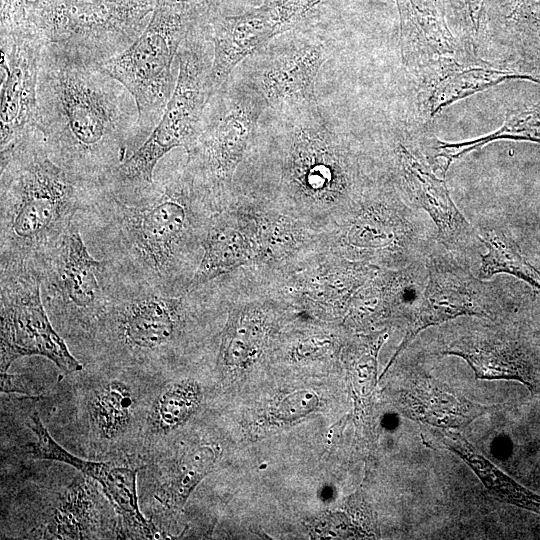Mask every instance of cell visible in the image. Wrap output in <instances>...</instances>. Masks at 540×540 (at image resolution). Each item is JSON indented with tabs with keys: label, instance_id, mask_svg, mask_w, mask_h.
<instances>
[{
	"label": "cell",
	"instance_id": "26",
	"mask_svg": "<svg viewBox=\"0 0 540 540\" xmlns=\"http://www.w3.org/2000/svg\"><path fill=\"white\" fill-rule=\"evenodd\" d=\"M500 139L524 140L540 144V106L526 110L510 111L504 124L495 132L465 142H438L436 156L443 159L442 170L463 155Z\"/></svg>",
	"mask_w": 540,
	"mask_h": 540
},
{
	"label": "cell",
	"instance_id": "12",
	"mask_svg": "<svg viewBox=\"0 0 540 540\" xmlns=\"http://www.w3.org/2000/svg\"><path fill=\"white\" fill-rule=\"evenodd\" d=\"M0 161L25 145L42 140L37 86L44 40L26 20L2 25Z\"/></svg>",
	"mask_w": 540,
	"mask_h": 540
},
{
	"label": "cell",
	"instance_id": "11",
	"mask_svg": "<svg viewBox=\"0 0 540 540\" xmlns=\"http://www.w3.org/2000/svg\"><path fill=\"white\" fill-rule=\"evenodd\" d=\"M0 315L1 372L14 360L34 355L51 360L64 373L82 370L50 322L38 268L0 266Z\"/></svg>",
	"mask_w": 540,
	"mask_h": 540
},
{
	"label": "cell",
	"instance_id": "25",
	"mask_svg": "<svg viewBox=\"0 0 540 540\" xmlns=\"http://www.w3.org/2000/svg\"><path fill=\"white\" fill-rule=\"evenodd\" d=\"M480 239L487 248V253L481 256L480 279H489L500 273L510 274L540 292V272L523 257L518 246L503 230L484 229Z\"/></svg>",
	"mask_w": 540,
	"mask_h": 540
},
{
	"label": "cell",
	"instance_id": "8",
	"mask_svg": "<svg viewBox=\"0 0 540 540\" xmlns=\"http://www.w3.org/2000/svg\"><path fill=\"white\" fill-rule=\"evenodd\" d=\"M155 0H25L28 21L47 44L102 64L143 33Z\"/></svg>",
	"mask_w": 540,
	"mask_h": 540
},
{
	"label": "cell",
	"instance_id": "30",
	"mask_svg": "<svg viewBox=\"0 0 540 540\" xmlns=\"http://www.w3.org/2000/svg\"><path fill=\"white\" fill-rule=\"evenodd\" d=\"M200 402L197 383L184 380L172 384L156 398L151 420L156 429L169 431L183 424Z\"/></svg>",
	"mask_w": 540,
	"mask_h": 540
},
{
	"label": "cell",
	"instance_id": "19",
	"mask_svg": "<svg viewBox=\"0 0 540 540\" xmlns=\"http://www.w3.org/2000/svg\"><path fill=\"white\" fill-rule=\"evenodd\" d=\"M395 171L409 199L434 222L438 239L451 252L476 245L479 233L452 201L446 184L423 165L403 144L394 148Z\"/></svg>",
	"mask_w": 540,
	"mask_h": 540
},
{
	"label": "cell",
	"instance_id": "1",
	"mask_svg": "<svg viewBox=\"0 0 540 540\" xmlns=\"http://www.w3.org/2000/svg\"><path fill=\"white\" fill-rule=\"evenodd\" d=\"M215 212L184 158L161 164L137 195L94 191L79 214L122 282L176 296L190 286Z\"/></svg>",
	"mask_w": 540,
	"mask_h": 540
},
{
	"label": "cell",
	"instance_id": "5",
	"mask_svg": "<svg viewBox=\"0 0 540 540\" xmlns=\"http://www.w3.org/2000/svg\"><path fill=\"white\" fill-rule=\"evenodd\" d=\"M213 45L206 20L196 26L178 52V75L169 102L148 138L116 169L105 187L123 198L139 194L154 182L159 162L173 149L186 151L194 142L213 90L210 74Z\"/></svg>",
	"mask_w": 540,
	"mask_h": 540
},
{
	"label": "cell",
	"instance_id": "14",
	"mask_svg": "<svg viewBox=\"0 0 540 540\" xmlns=\"http://www.w3.org/2000/svg\"><path fill=\"white\" fill-rule=\"evenodd\" d=\"M426 268L422 296L408 317L404 338L384 373L422 330L460 316L492 318L496 314L494 284L474 277L452 256H430Z\"/></svg>",
	"mask_w": 540,
	"mask_h": 540
},
{
	"label": "cell",
	"instance_id": "27",
	"mask_svg": "<svg viewBox=\"0 0 540 540\" xmlns=\"http://www.w3.org/2000/svg\"><path fill=\"white\" fill-rule=\"evenodd\" d=\"M134 398L130 388L110 381L97 388L88 402L90 418L99 435L112 439L122 434L131 421Z\"/></svg>",
	"mask_w": 540,
	"mask_h": 540
},
{
	"label": "cell",
	"instance_id": "20",
	"mask_svg": "<svg viewBox=\"0 0 540 540\" xmlns=\"http://www.w3.org/2000/svg\"><path fill=\"white\" fill-rule=\"evenodd\" d=\"M427 268L415 262L399 269H380L354 296L344 322L376 324L385 319L408 317L423 293ZM425 287V286H424Z\"/></svg>",
	"mask_w": 540,
	"mask_h": 540
},
{
	"label": "cell",
	"instance_id": "21",
	"mask_svg": "<svg viewBox=\"0 0 540 540\" xmlns=\"http://www.w3.org/2000/svg\"><path fill=\"white\" fill-rule=\"evenodd\" d=\"M256 264L257 248L248 224L236 203L230 200L210 219L203 255L188 290Z\"/></svg>",
	"mask_w": 540,
	"mask_h": 540
},
{
	"label": "cell",
	"instance_id": "15",
	"mask_svg": "<svg viewBox=\"0 0 540 540\" xmlns=\"http://www.w3.org/2000/svg\"><path fill=\"white\" fill-rule=\"evenodd\" d=\"M322 0H274L237 15L212 14L207 26L213 45L210 81L213 92L234 69L276 36L292 29Z\"/></svg>",
	"mask_w": 540,
	"mask_h": 540
},
{
	"label": "cell",
	"instance_id": "3",
	"mask_svg": "<svg viewBox=\"0 0 540 540\" xmlns=\"http://www.w3.org/2000/svg\"><path fill=\"white\" fill-rule=\"evenodd\" d=\"M281 116V126L252 145L234 185L315 230L330 231L368 184L359 160L317 102Z\"/></svg>",
	"mask_w": 540,
	"mask_h": 540
},
{
	"label": "cell",
	"instance_id": "2",
	"mask_svg": "<svg viewBox=\"0 0 540 540\" xmlns=\"http://www.w3.org/2000/svg\"><path fill=\"white\" fill-rule=\"evenodd\" d=\"M37 100L47 154L88 190L105 188L142 144L131 93L101 64L75 52L45 43Z\"/></svg>",
	"mask_w": 540,
	"mask_h": 540
},
{
	"label": "cell",
	"instance_id": "18",
	"mask_svg": "<svg viewBox=\"0 0 540 540\" xmlns=\"http://www.w3.org/2000/svg\"><path fill=\"white\" fill-rule=\"evenodd\" d=\"M464 359L477 379L515 380L532 393L540 388L537 358L519 341L494 325L471 324L459 330L441 350Z\"/></svg>",
	"mask_w": 540,
	"mask_h": 540
},
{
	"label": "cell",
	"instance_id": "22",
	"mask_svg": "<svg viewBox=\"0 0 540 540\" xmlns=\"http://www.w3.org/2000/svg\"><path fill=\"white\" fill-rule=\"evenodd\" d=\"M396 405L413 421L449 429L466 427L488 409L424 374H413L407 380Z\"/></svg>",
	"mask_w": 540,
	"mask_h": 540
},
{
	"label": "cell",
	"instance_id": "33",
	"mask_svg": "<svg viewBox=\"0 0 540 540\" xmlns=\"http://www.w3.org/2000/svg\"><path fill=\"white\" fill-rule=\"evenodd\" d=\"M514 15L526 21H540V0H518Z\"/></svg>",
	"mask_w": 540,
	"mask_h": 540
},
{
	"label": "cell",
	"instance_id": "23",
	"mask_svg": "<svg viewBox=\"0 0 540 540\" xmlns=\"http://www.w3.org/2000/svg\"><path fill=\"white\" fill-rule=\"evenodd\" d=\"M423 441L433 448H444L461 458L478 476L486 489L502 502L540 515V495L517 483L486 458L462 434L449 428L425 427Z\"/></svg>",
	"mask_w": 540,
	"mask_h": 540
},
{
	"label": "cell",
	"instance_id": "29",
	"mask_svg": "<svg viewBox=\"0 0 540 540\" xmlns=\"http://www.w3.org/2000/svg\"><path fill=\"white\" fill-rule=\"evenodd\" d=\"M510 78H524L540 83V80L537 78L510 71L471 69L455 73L442 80L434 91L430 99L432 115L456 100L485 90Z\"/></svg>",
	"mask_w": 540,
	"mask_h": 540
},
{
	"label": "cell",
	"instance_id": "32",
	"mask_svg": "<svg viewBox=\"0 0 540 540\" xmlns=\"http://www.w3.org/2000/svg\"><path fill=\"white\" fill-rule=\"evenodd\" d=\"M0 389L4 393H21L28 396L36 395L32 384L22 375L9 374L8 371L0 373Z\"/></svg>",
	"mask_w": 540,
	"mask_h": 540
},
{
	"label": "cell",
	"instance_id": "28",
	"mask_svg": "<svg viewBox=\"0 0 540 540\" xmlns=\"http://www.w3.org/2000/svg\"><path fill=\"white\" fill-rule=\"evenodd\" d=\"M215 460V452L209 446L199 447L186 454L160 486L155 498L170 508L182 507L192 490L210 472Z\"/></svg>",
	"mask_w": 540,
	"mask_h": 540
},
{
	"label": "cell",
	"instance_id": "31",
	"mask_svg": "<svg viewBox=\"0 0 540 540\" xmlns=\"http://www.w3.org/2000/svg\"><path fill=\"white\" fill-rule=\"evenodd\" d=\"M318 402L317 395L312 391H297L283 398L275 407L274 414L278 419L292 421L311 413Z\"/></svg>",
	"mask_w": 540,
	"mask_h": 540
},
{
	"label": "cell",
	"instance_id": "17",
	"mask_svg": "<svg viewBox=\"0 0 540 540\" xmlns=\"http://www.w3.org/2000/svg\"><path fill=\"white\" fill-rule=\"evenodd\" d=\"M28 426L37 438L35 442L27 444V452L30 455L37 459L68 464L89 479L97 481L126 527L141 538L158 537L157 529L139 508L138 469L75 456L52 438L37 412L32 414Z\"/></svg>",
	"mask_w": 540,
	"mask_h": 540
},
{
	"label": "cell",
	"instance_id": "4",
	"mask_svg": "<svg viewBox=\"0 0 540 540\" xmlns=\"http://www.w3.org/2000/svg\"><path fill=\"white\" fill-rule=\"evenodd\" d=\"M0 266L40 268L93 191L47 154L42 140L0 161Z\"/></svg>",
	"mask_w": 540,
	"mask_h": 540
},
{
	"label": "cell",
	"instance_id": "16",
	"mask_svg": "<svg viewBox=\"0 0 540 540\" xmlns=\"http://www.w3.org/2000/svg\"><path fill=\"white\" fill-rule=\"evenodd\" d=\"M327 59L324 43L296 38L266 51L252 83L268 108L288 114L316 102L315 83Z\"/></svg>",
	"mask_w": 540,
	"mask_h": 540
},
{
	"label": "cell",
	"instance_id": "13",
	"mask_svg": "<svg viewBox=\"0 0 540 540\" xmlns=\"http://www.w3.org/2000/svg\"><path fill=\"white\" fill-rule=\"evenodd\" d=\"M380 269L322 250L289 270L266 271L274 287L300 313L317 319H344L356 293Z\"/></svg>",
	"mask_w": 540,
	"mask_h": 540
},
{
	"label": "cell",
	"instance_id": "10",
	"mask_svg": "<svg viewBox=\"0 0 540 540\" xmlns=\"http://www.w3.org/2000/svg\"><path fill=\"white\" fill-rule=\"evenodd\" d=\"M80 229L76 219L39 270L45 308L84 324L103 318L122 281L90 254Z\"/></svg>",
	"mask_w": 540,
	"mask_h": 540
},
{
	"label": "cell",
	"instance_id": "9",
	"mask_svg": "<svg viewBox=\"0 0 540 540\" xmlns=\"http://www.w3.org/2000/svg\"><path fill=\"white\" fill-rule=\"evenodd\" d=\"M410 212L384 185L367 184L335 228L324 232L327 250L382 269L413 262L418 251Z\"/></svg>",
	"mask_w": 540,
	"mask_h": 540
},
{
	"label": "cell",
	"instance_id": "7",
	"mask_svg": "<svg viewBox=\"0 0 540 540\" xmlns=\"http://www.w3.org/2000/svg\"><path fill=\"white\" fill-rule=\"evenodd\" d=\"M268 108L253 83L227 82L205 107L198 134L185 151L196 185L220 211L230 201L235 177L255 142L259 119Z\"/></svg>",
	"mask_w": 540,
	"mask_h": 540
},
{
	"label": "cell",
	"instance_id": "6",
	"mask_svg": "<svg viewBox=\"0 0 540 540\" xmlns=\"http://www.w3.org/2000/svg\"><path fill=\"white\" fill-rule=\"evenodd\" d=\"M209 9L207 0H155L143 33L125 51L101 64L135 99L142 143L159 122L173 93L179 49L206 19Z\"/></svg>",
	"mask_w": 540,
	"mask_h": 540
},
{
	"label": "cell",
	"instance_id": "24",
	"mask_svg": "<svg viewBox=\"0 0 540 540\" xmlns=\"http://www.w3.org/2000/svg\"><path fill=\"white\" fill-rule=\"evenodd\" d=\"M87 480V476L76 478L60 497L46 528L52 538L91 537L96 521V503Z\"/></svg>",
	"mask_w": 540,
	"mask_h": 540
}]
</instances>
